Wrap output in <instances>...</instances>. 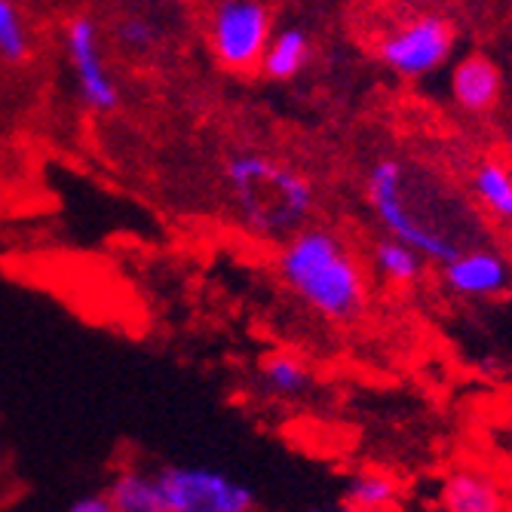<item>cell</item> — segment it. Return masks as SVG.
Returning <instances> with one entry per match:
<instances>
[{
  "label": "cell",
  "mask_w": 512,
  "mask_h": 512,
  "mask_svg": "<svg viewBox=\"0 0 512 512\" xmlns=\"http://www.w3.org/2000/svg\"><path fill=\"white\" fill-rule=\"evenodd\" d=\"M427 258L396 237H378L371 246V267L390 286H414L427 273Z\"/></svg>",
  "instance_id": "obj_14"
},
{
  "label": "cell",
  "mask_w": 512,
  "mask_h": 512,
  "mask_svg": "<svg viewBox=\"0 0 512 512\" xmlns=\"http://www.w3.org/2000/svg\"><path fill=\"white\" fill-rule=\"evenodd\" d=\"M114 512H163L157 476L145 470H120L105 488Z\"/></svg>",
  "instance_id": "obj_15"
},
{
  "label": "cell",
  "mask_w": 512,
  "mask_h": 512,
  "mask_svg": "<svg viewBox=\"0 0 512 512\" xmlns=\"http://www.w3.org/2000/svg\"><path fill=\"white\" fill-rule=\"evenodd\" d=\"M261 393L270 399H304L313 387V371L301 356L292 353H270L258 365Z\"/></svg>",
  "instance_id": "obj_13"
},
{
  "label": "cell",
  "mask_w": 512,
  "mask_h": 512,
  "mask_svg": "<svg viewBox=\"0 0 512 512\" xmlns=\"http://www.w3.org/2000/svg\"><path fill=\"white\" fill-rule=\"evenodd\" d=\"M71 512H114L111 509V500L105 491H96V494H86V497H77L71 503Z\"/></svg>",
  "instance_id": "obj_19"
},
{
  "label": "cell",
  "mask_w": 512,
  "mask_h": 512,
  "mask_svg": "<svg viewBox=\"0 0 512 512\" xmlns=\"http://www.w3.org/2000/svg\"><path fill=\"white\" fill-rule=\"evenodd\" d=\"M273 34V13L264 0H215L206 37L215 62L230 74H252Z\"/></svg>",
  "instance_id": "obj_4"
},
{
  "label": "cell",
  "mask_w": 512,
  "mask_h": 512,
  "mask_svg": "<svg viewBox=\"0 0 512 512\" xmlns=\"http://www.w3.org/2000/svg\"><path fill=\"white\" fill-rule=\"evenodd\" d=\"M506 151H509V160H512V123L506 129Z\"/></svg>",
  "instance_id": "obj_20"
},
{
  "label": "cell",
  "mask_w": 512,
  "mask_h": 512,
  "mask_svg": "<svg viewBox=\"0 0 512 512\" xmlns=\"http://www.w3.org/2000/svg\"><path fill=\"white\" fill-rule=\"evenodd\" d=\"M341 503L350 509H390L399 503V482L381 470H359L344 482Z\"/></svg>",
  "instance_id": "obj_16"
},
{
  "label": "cell",
  "mask_w": 512,
  "mask_h": 512,
  "mask_svg": "<svg viewBox=\"0 0 512 512\" xmlns=\"http://www.w3.org/2000/svg\"><path fill=\"white\" fill-rule=\"evenodd\" d=\"M454 40V25L445 16L421 13L381 37L378 59L405 80H421L451 59Z\"/></svg>",
  "instance_id": "obj_7"
},
{
  "label": "cell",
  "mask_w": 512,
  "mask_h": 512,
  "mask_svg": "<svg viewBox=\"0 0 512 512\" xmlns=\"http://www.w3.org/2000/svg\"><path fill=\"white\" fill-rule=\"evenodd\" d=\"M62 50H65L80 102L92 114L117 111L120 108V86L114 80V71H111L108 53H105L99 22L86 13L68 16L62 25Z\"/></svg>",
  "instance_id": "obj_5"
},
{
  "label": "cell",
  "mask_w": 512,
  "mask_h": 512,
  "mask_svg": "<svg viewBox=\"0 0 512 512\" xmlns=\"http://www.w3.org/2000/svg\"><path fill=\"white\" fill-rule=\"evenodd\" d=\"M313 62V37L304 25H286L270 34L258 71L273 83L298 80Z\"/></svg>",
  "instance_id": "obj_10"
},
{
  "label": "cell",
  "mask_w": 512,
  "mask_h": 512,
  "mask_svg": "<svg viewBox=\"0 0 512 512\" xmlns=\"http://www.w3.org/2000/svg\"><path fill=\"white\" fill-rule=\"evenodd\" d=\"M433 197L436 194L427 184H417L414 194L411 166L399 157H381L368 166L365 203L371 215H375L378 227L387 237H396L417 249L427 261L442 264L476 240L460 237V230L451 227L457 224V218H439L442 206L430 203Z\"/></svg>",
  "instance_id": "obj_3"
},
{
  "label": "cell",
  "mask_w": 512,
  "mask_h": 512,
  "mask_svg": "<svg viewBox=\"0 0 512 512\" xmlns=\"http://www.w3.org/2000/svg\"><path fill=\"white\" fill-rule=\"evenodd\" d=\"M114 37L123 50H129L132 56H145L148 50H154L157 40H160V25L142 13H132V16H123L117 19L114 25Z\"/></svg>",
  "instance_id": "obj_18"
},
{
  "label": "cell",
  "mask_w": 512,
  "mask_h": 512,
  "mask_svg": "<svg viewBox=\"0 0 512 512\" xmlns=\"http://www.w3.org/2000/svg\"><path fill=\"white\" fill-rule=\"evenodd\" d=\"M157 476L163 512H249L258 494L212 467H163Z\"/></svg>",
  "instance_id": "obj_6"
},
{
  "label": "cell",
  "mask_w": 512,
  "mask_h": 512,
  "mask_svg": "<svg viewBox=\"0 0 512 512\" xmlns=\"http://www.w3.org/2000/svg\"><path fill=\"white\" fill-rule=\"evenodd\" d=\"M442 286L463 301H494L512 289V261L491 243H470L439 264Z\"/></svg>",
  "instance_id": "obj_8"
},
{
  "label": "cell",
  "mask_w": 512,
  "mask_h": 512,
  "mask_svg": "<svg viewBox=\"0 0 512 512\" xmlns=\"http://www.w3.org/2000/svg\"><path fill=\"white\" fill-rule=\"evenodd\" d=\"M31 59V28L16 0H0V62L25 65Z\"/></svg>",
  "instance_id": "obj_17"
},
{
  "label": "cell",
  "mask_w": 512,
  "mask_h": 512,
  "mask_svg": "<svg viewBox=\"0 0 512 512\" xmlns=\"http://www.w3.org/2000/svg\"><path fill=\"white\" fill-rule=\"evenodd\" d=\"M448 512H500L506 506L503 488L479 470H457L442 485V500Z\"/></svg>",
  "instance_id": "obj_11"
},
{
  "label": "cell",
  "mask_w": 512,
  "mask_h": 512,
  "mask_svg": "<svg viewBox=\"0 0 512 512\" xmlns=\"http://www.w3.org/2000/svg\"><path fill=\"white\" fill-rule=\"evenodd\" d=\"M221 178L240 224L258 237H289L316 212V184L264 151H234Z\"/></svg>",
  "instance_id": "obj_2"
},
{
  "label": "cell",
  "mask_w": 512,
  "mask_h": 512,
  "mask_svg": "<svg viewBox=\"0 0 512 512\" xmlns=\"http://www.w3.org/2000/svg\"><path fill=\"white\" fill-rule=\"evenodd\" d=\"M473 200L503 227H512V166L500 157H485L470 169Z\"/></svg>",
  "instance_id": "obj_12"
},
{
  "label": "cell",
  "mask_w": 512,
  "mask_h": 512,
  "mask_svg": "<svg viewBox=\"0 0 512 512\" xmlns=\"http://www.w3.org/2000/svg\"><path fill=\"white\" fill-rule=\"evenodd\" d=\"M503 96V74L488 56H467L451 71V99L467 114H491Z\"/></svg>",
  "instance_id": "obj_9"
},
{
  "label": "cell",
  "mask_w": 512,
  "mask_h": 512,
  "mask_svg": "<svg viewBox=\"0 0 512 512\" xmlns=\"http://www.w3.org/2000/svg\"><path fill=\"white\" fill-rule=\"evenodd\" d=\"M283 286L325 322L350 325L368 307L365 267L332 227H298L276 255Z\"/></svg>",
  "instance_id": "obj_1"
}]
</instances>
